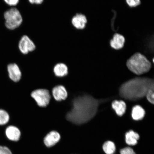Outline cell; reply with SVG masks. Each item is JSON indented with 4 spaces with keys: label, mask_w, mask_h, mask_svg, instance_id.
I'll list each match as a JSON object with an SVG mask.
<instances>
[{
    "label": "cell",
    "mask_w": 154,
    "mask_h": 154,
    "mask_svg": "<svg viewBox=\"0 0 154 154\" xmlns=\"http://www.w3.org/2000/svg\"><path fill=\"white\" fill-rule=\"evenodd\" d=\"M100 103L87 94L75 96L72 100L70 110L66 114V120L76 125L86 124L95 116Z\"/></svg>",
    "instance_id": "6da1fadb"
},
{
    "label": "cell",
    "mask_w": 154,
    "mask_h": 154,
    "mask_svg": "<svg viewBox=\"0 0 154 154\" xmlns=\"http://www.w3.org/2000/svg\"><path fill=\"white\" fill-rule=\"evenodd\" d=\"M151 90H154L152 79L138 77L122 85L119 89V94L125 99L134 101L145 97Z\"/></svg>",
    "instance_id": "7a4b0ae2"
},
{
    "label": "cell",
    "mask_w": 154,
    "mask_h": 154,
    "mask_svg": "<svg viewBox=\"0 0 154 154\" xmlns=\"http://www.w3.org/2000/svg\"><path fill=\"white\" fill-rule=\"evenodd\" d=\"M126 65L131 72L137 75L148 72L151 67L150 61L140 53H136L132 55L127 61Z\"/></svg>",
    "instance_id": "3957f363"
},
{
    "label": "cell",
    "mask_w": 154,
    "mask_h": 154,
    "mask_svg": "<svg viewBox=\"0 0 154 154\" xmlns=\"http://www.w3.org/2000/svg\"><path fill=\"white\" fill-rule=\"evenodd\" d=\"M4 17L6 27L9 30H13L18 28L23 22L22 15L16 8H11L7 10L5 12Z\"/></svg>",
    "instance_id": "277c9868"
},
{
    "label": "cell",
    "mask_w": 154,
    "mask_h": 154,
    "mask_svg": "<svg viewBox=\"0 0 154 154\" xmlns=\"http://www.w3.org/2000/svg\"><path fill=\"white\" fill-rule=\"evenodd\" d=\"M30 95L38 106L40 107H47L49 104L52 97L49 90L43 88L34 90L32 92Z\"/></svg>",
    "instance_id": "5b68a950"
},
{
    "label": "cell",
    "mask_w": 154,
    "mask_h": 154,
    "mask_svg": "<svg viewBox=\"0 0 154 154\" xmlns=\"http://www.w3.org/2000/svg\"><path fill=\"white\" fill-rule=\"evenodd\" d=\"M18 48L22 54L26 55L35 50L36 45L28 36L24 35L19 42Z\"/></svg>",
    "instance_id": "8992f818"
},
{
    "label": "cell",
    "mask_w": 154,
    "mask_h": 154,
    "mask_svg": "<svg viewBox=\"0 0 154 154\" xmlns=\"http://www.w3.org/2000/svg\"><path fill=\"white\" fill-rule=\"evenodd\" d=\"M7 69L9 78L11 81L17 82L20 80L22 77V72L16 63H9L7 65Z\"/></svg>",
    "instance_id": "52a82bcc"
},
{
    "label": "cell",
    "mask_w": 154,
    "mask_h": 154,
    "mask_svg": "<svg viewBox=\"0 0 154 154\" xmlns=\"http://www.w3.org/2000/svg\"><path fill=\"white\" fill-rule=\"evenodd\" d=\"M60 138V134L58 132L55 130L51 131L44 137V143L47 147H51L57 143Z\"/></svg>",
    "instance_id": "ba28073f"
},
{
    "label": "cell",
    "mask_w": 154,
    "mask_h": 154,
    "mask_svg": "<svg viewBox=\"0 0 154 154\" xmlns=\"http://www.w3.org/2000/svg\"><path fill=\"white\" fill-rule=\"evenodd\" d=\"M5 134L7 139L10 141L16 142L20 139L21 132L16 126L10 125L6 128Z\"/></svg>",
    "instance_id": "9c48e42d"
},
{
    "label": "cell",
    "mask_w": 154,
    "mask_h": 154,
    "mask_svg": "<svg viewBox=\"0 0 154 154\" xmlns=\"http://www.w3.org/2000/svg\"><path fill=\"white\" fill-rule=\"evenodd\" d=\"M51 94L54 99L57 101L65 100L68 96L66 88L62 85H57L53 88Z\"/></svg>",
    "instance_id": "30bf717a"
},
{
    "label": "cell",
    "mask_w": 154,
    "mask_h": 154,
    "mask_svg": "<svg viewBox=\"0 0 154 154\" xmlns=\"http://www.w3.org/2000/svg\"><path fill=\"white\" fill-rule=\"evenodd\" d=\"M87 22V20L85 15L80 13L75 15L72 20L73 26L78 29H82L85 28Z\"/></svg>",
    "instance_id": "8fae6325"
},
{
    "label": "cell",
    "mask_w": 154,
    "mask_h": 154,
    "mask_svg": "<svg viewBox=\"0 0 154 154\" xmlns=\"http://www.w3.org/2000/svg\"><path fill=\"white\" fill-rule=\"evenodd\" d=\"M53 72L55 75L58 78H63L68 74V68L65 63H57L54 67Z\"/></svg>",
    "instance_id": "7c38bea8"
},
{
    "label": "cell",
    "mask_w": 154,
    "mask_h": 154,
    "mask_svg": "<svg viewBox=\"0 0 154 154\" xmlns=\"http://www.w3.org/2000/svg\"><path fill=\"white\" fill-rule=\"evenodd\" d=\"M125 40L124 36L120 34H115L110 41V45L113 49H120L124 47Z\"/></svg>",
    "instance_id": "4fadbf2b"
},
{
    "label": "cell",
    "mask_w": 154,
    "mask_h": 154,
    "mask_svg": "<svg viewBox=\"0 0 154 154\" xmlns=\"http://www.w3.org/2000/svg\"><path fill=\"white\" fill-rule=\"evenodd\" d=\"M112 107L119 116H122L126 112V105L124 101L115 100L112 103Z\"/></svg>",
    "instance_id": "5bb4252c"
},
{
    "label": "cell",
    "mask_w": 154,
    "mask_h": 154,
    "mask_svg": "<svg viewBox=\"0 0 154 154\" xmlns=\"http://www.w3.org/2000/svg\"><path fill=\"white\" fill-rule=\"evenodd\" d=\"M125 137L126 143L128 145L131 146L136 145L140 138L139 134L132 130L127 132L125 135Z\"/></svg>",
    "instance_id": "9a60e30c"
},
{
    "label": "cell",
    "mask_w": 154,
    "mask_h": 154,
    "mask_svg": "<svg viewBox=\"0 0 154 154\" xmlns=\"http://www.w3.org/2000/svg\"><path fill=\"white\" fill-rule=\"evenodd\" d=\"M145 114V111L140 106L136 105L133 108L132 116L134 120L138 121L142 120Z\"/></svg>",
    "instance_id": "2e32d148"
},
{
    "label": "cell",
    "mask_w": 154,
    "mask_h": 154,
    "mask_svg": "<svg viewBox=\"0 0 154 154\" xmlns=\"http://www.w3.org/2000/svg\"><path fill=\"white\" fill-rule=\"evenodd\" d=\"M104 151L106 154H113L116 150L115 144L112 142L107 141L103 146Z\"/></svg>",
    "instance_id": "e0dca14e"
},
{
    "label": "cell",
    "mask_w": 154,
    "mask_h": 154,
    "mask_svg": "<svg viewBox=\"0 0 154 154\" xmlns=\"http://www.w3.org/2000/svg\"><path fill=\"white\" fill-rule=\"evenodd\" d=\"M8 113L4 109H0V126H4L8 123L9 120Z\"/></svg>",
    "instance_id": "ac0fdd59"
},
{
    "label": "cell",
    "mask_w": 154,
    "mask_h": 154,
    "mask_svg": "<svg viewBox=\"0 0 154 154\" xmlns=\"http://www.w3.org/2000/svg\"><path fill=\"white\" fill-rule=\"evenodd\" d=\"M126 2L128 5L131 7L137 6L140 3V0H126Z\"/></svg>",
    "instance_id": "d6986e66"
},
{
    "label": "cell",
    "mask_w": 154,
    "mask_h": 154,
    "mask_svg": "<svg viewBox=\"0 0 154 154\" xmlns=\"http://www.w3.org/2000/svg\"><path fill=\"white\" fill-rule=\"evenodd\" d=\"M154 90H150L146 96V97H147L148 100L149 101V103L153 104L154 103Z\"/></svg>",
    "instance_id": "ffe728a7"
},
{
    "label": "cell",
    "mask_w": 154,
    "mask_h": 154,
    "mask_svg": "<svg viewBox=\"0 0 154 154\" xmlns=\"http://www.w3.org/2000/svg\"><path fill=\"white\" fill-rule=\"evenodd\" d=\"M0 154H13L11 150L6 146H0Z\"/></svg>",
    "instance_id": "44dd1931"
},
{
    "label": "cell",
    "mask_w": 154,
    "mask_h": 154,
    "mask_svg": "<svg viewBox=\"0 0 154 154\" xmlns=\"http://www.w3.org/2000/svg\"><path fill=\"white\" fill-rule=\"evenodd\" d=\"M121 154H136L132 148L126 147L121 149Z\"/></svg>",
    "instance_id": "7402d4cb"
},
{
    "label": "cell",
    "mask_w": 154,
    "mask_h": 154,
    "mask_svg": "<svg viewBox=\"0 0 154 154\" xmlns=\"http://www.w3.org/2000/svg\"><path fill=\"white\" fill-rule=\"evenodd\" d=\"M5 3L10 6H15L18 4L20 0H3Z\"/></svg>",
    "instance_id": "603a6c76"
},
{
    "label": "cell",
    "mask_w": 154,
    "mask_h": 154,
    "mask_svg": "<svg viewBox=\"0 0 154 154\" xmlns=\"http://www.w3.org/2000/svg\"><path fill=\"white\" fill-rule=\"evenodd\" d=\"M29 2L32 4L40 5L43 3L44 0H28Z\"/></svg>",
    "instance_id": "cb8c5ba5"
}]
</instances>
